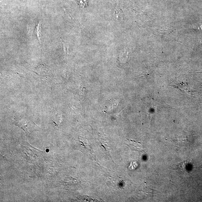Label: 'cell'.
Masks as SVG:
<instances>
[{"mask_svg":"<svg viewBox=\"0 0 202 202\" xmlns=\"http://www.w3.org/2000/svg\"><path fill=\"white\" fill-rule=\"evenodd\" d=\"M14 124L18 126L25 132L26 135L29 134L33 131L38 130L39 127L34 122L26 118L15 116Z\"/></svg>","mask_w":202,"mask_h":202,"instance_id":"1","label":"cell"},{"mask_svg":"<svg viewBox=\"0 0 202 202\" xmlns=\"http://www.w3.org/2000/svg\"><path fill=\"white\" fill-rule=\"evenodd\" d=\"M192 163V160H188L180 163L178 167L180 170H182L183 171H185L189 169L191 166Z\"/></svg>","mask_w":202,"mask_h":202,"instance_id":"2","label":"cell"},{"mask_svg":"<svg viewBox=\"0 0 202 202\" xmlns=\"http://www.w3.org/2000/svg\"><path fill=\"white\" fill-rule=\"evenodd\" d=\"M35 32L37 34L38 39H39V41L40 43H41V35H42V28H41V24L40 22H39L36 26V27Z\"/></svg>","mask_w":202,"mask_h":202,"instance_id":"3","label":"cell"},{"mask_svg":"<svg viewBox=\"0 0 202 202\" xmlns=\"http://www.w3.org/2000/svg\"><path fill=\"white\" fill-rule=\"evenodd\" d=\"M78 1L82 8H84L88 6L89 0H78Z\"/></svg>","mask_w":202,"mask_h":202,"instance_id":"4","label":"cell"},{"mask_svg":"<svg viewBox=\"0 0 202 202\" xmlns=\"http://www.w3.org/2000/svg\"><path fill=\"white\" fill-rule=\"evenodd\" d=\"M200 41H201V43H202V38H201V39H200Z\"/></svg>","mask_w":202,"mask_h":202,"instance_id":"5","label":"cell"}]
</instances>
